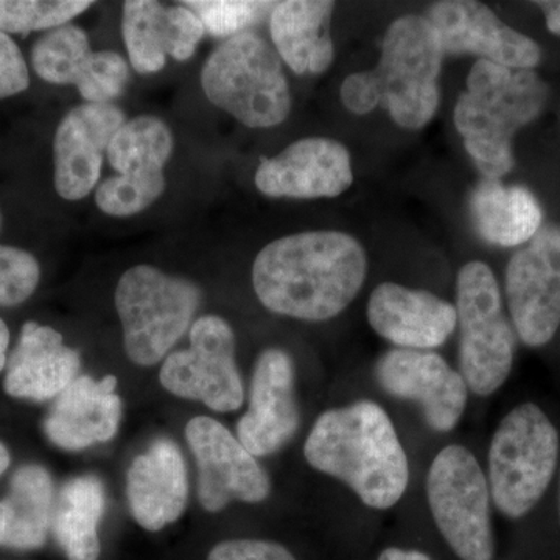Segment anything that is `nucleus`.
<instances>
[{"mask_svg":"<svg viewBox=\"0 0 560 560\" xmlns=\"http://www.w3.org/2000/svg\"><path fill=\"white\" fill-rule=\"evenodd\" d=\"M368 256L340 231H307L268 243L253 265V287L276 315L320 323L340 315L363 289Z\"/></svg>","mask_w":560,"mask_h":560,"instance_id":"nucleus-1","label":"nucleus"},{"mask_svg":"<svg viewBox=\"0 0 560 560\" xmlns=\"http://www.w3.org/2000/svg\"><path fill=\"white\" fill-rule=\"evenodd\" d=\"M304 455L313 469L345 482L372 510L396 506L410 481V464L393 420L372 400L323 412Z\"/></svg>","mask_w":560,"mask_h":560,"instance_id":"nucleus-2","label":"nucleus"},{"mask_svg":"<svg viewBox=\"0 0 560 560\" xmlns=\"http://www.w3.org/2000/svg\"><path fill=\"white\" fill-rule=\"evenodd\" d=\"M548 97V84L534 70L504 68L488 60L471 66L453 121L485 178L500 179L514 168L515 135L544 113Z\"/></svg>","mask_w":560,"mask_h":560,"instance_id":"nucleus-3","label":"nucleus"},{"mask_svg":"<svg viewBox=\"0 0 560 560\" xmlns=\"http://www.w3.org/2000/svg\"><path fill=\"white\" fill-rule=\"evenodd\" d=\"M201 86L213 105L245 127H278L290 116L282 60L257 33H241L217 47L202 66Z\"/></svg>","mask_w":560,"mask_h":560,"instance_id":"nucleus-4","label":"nucleus"},{"mask_svg":"<svg viewBox=\"0 0 560 560\" xmlns=\"http://www.w3.org/2000/svg\"><path fill=\"white\" fill-rule=\"evenodd\" d=\"M559 433L537 405L508 412L489 448L490 499L510 518L525 517L537 506L555 475Z\"/></svg>","mask_w":560,"mask_h":560,"instance_id":"nucleus-5","label":"nucleus"},{"mask_svg":"<svg viewBox=\"0 0 560 560\" xmlns=\"http://www.w3.org/2000/svg\"><path fill=\"white\" fill-rule=\"evenodd\" d=\"M445 51L423 16L408 14L389 25L381 61L371 69L381 105L405 130H422L440 106V75Z\"/></svg>","mask_w":560,"mask_h":560,"instance_id":"nucleus-6","label":"nucleus"},{"mask_svg":"<svg viewBox=\"0 0 560 560\" xmlns=\"http://www.w3.org/2000/svg\"><path fill=\"white\" fill-rule=\"evenodd\" d=\"M114 301L128 357L139 366H153L189 329L201 291L190 280L138 265L121 275Z\"/></svg>","mask_w":560,"mask_h":560,"instance_id":"nucleus-7","label":"nucleus"},{"mask_svg":"<svg viewBox=\"0 0 560 560\" xmlns=\"http://www.w3.org/2000/svg\"><path fill=\"white\" fill-rule=\"evenodd\" d=\"M459 374L467 388L486 397L510 377L515 353V330L501 304L499 282L488 265H464L456 282Z\"/></svg>","mask_w":560,"mask_h":560,"instance_id":"nucleus-8","label":"nucleus"},{"mask_svg":"<svg viewBox=\"0 0 560 560\" xmlns=\"http://www.w3.org/2000/svg\"><path fill=\"white\" fill-rule=\"evenodd\" d=\"M427 499L434 523L463 560H493L490 489L474 453L448 445L434 456L427 477Z\"/></svg>","mask_w":560,"mask_h":560,"instance_id":"nucleus-9","label":"nucleus"},{"mask_svg":"<svg viewBox=\"0 0 560 560\" xmlns=\"http://www.w3.org/2000/svg\"><path fill=\"white\" fill-rule=\"evenodd\" d=\"M160 382L173 396L200 400L210 410H238L245 389L235 363V335L220 316H201L190 329V349L172 353Z\"/></svg>","mask_w":560,"mask_h":560,"instance_id":"nucleus-10","label":"nucleus"},{"mask_svg":"<svg viewBox=\"0 0 560 560\" xmlns=\"http://www.w3.org/2000/svg\"><path fill=\"white\" fill-rule=\"evenodd\" d=\"M512 326L529 348H541L560 326V226H541L508 264Z\"/></svg>","mask_w":560,"mask_h":560,"instance_id":"nucleus-11","label":"nucleus"},{"mask_svg":"<svg viewBox=\"0 0 560 560\" xmlns=\"http://www.w3.org/2000/svg\"><path fill=\"white\" fill-rule=\"evenodd\" d=\"M186 438L200 470L198 497L206 511L224 510L232 500L260 503L268 499L271 481L267 471L219 420L191 419Z\"/></svg>","mask_w":560,"mask_h":560,"instance_id":"nucleus-12","label":"nucleus"},{"mask_svg":"<svg viewBox=\"0 0 560 560\" xmlns=\"http://www.w3.org/2000/svg\"><path fill=\"white\" fill-rule=\"evenodd\" d=\"M374 374L389 396L416 401L431 430L452 431L466 411L469 388L440 353L390 349L375 363Z\"/></svg>","mask_w":560,"mask_h":560,"instance_id":"nucleus-13","label":"nucleus"},{"mask_svg":"<svg viewBox=\"0 0 560 560\" xmlns=\"http://www.w3.org/2000/svg\"><path fill=\"white\" fill-rule=\"evenodd\" d=\"M445 55H477L510 69L533 70L540 65L536 40L514 31L485 3L475 0H442L425 13Z\"/></svg>","mask_w":560,"mask_h":560,"instance_id":"nucleus-14","label":"nucleus"},{"mask_svg":"<svg viewBox=\"0 0 560 560\" xmlns=\"http://www.w3.org/2000/svg\"><path fill=\"white\" fill-rule=\"evenodd\" d=\"M256 187L271 198L340 197L352 186V158L341 142L308 138L291 143L278 156L260 162Z\"/></svg>","mask_w":560,"mask_h":560,"instance_id":"nucleus-15","label":"nucleus"},{"mask_svg":"<svg viewBox=\"0 0 560 560\" xmlns=\"http://www.w3.org/2000/svg\"><path fill=\"white\" fill-rule=\"evenodd\" d=\"M117 106L84 103L66 114L54 140L55 189L68 201L83 200L101 179L103 158L125 124Z\"/></svg>","mask_w":560,"mask_h":560,"instance_id":"nucleus-16","label":"nucleus"},{"mask_svg":"<svg viewBox=\"0 0 560 560\" xmlns=\"http://www.w3.org/2000/svg\"><path fill=\"white\" fill-rule=\"evenodd\" d=\"M300 429L294 364L285 350L267 349L254 368L249 408L237 423V440L253 456L280 451Z\"/></svg>","mask_w":560,"mask_h":560,"instance_id":"nucleus-17","label":"nucleus"},{"mask_svg":"<svg viewBox=\"0 0 560 560\" xmlns=\"http://www.w3.org/2000/svg\"><path fill=\"white\" fill-rule=\"evenodd\" d=\"M368 320L397 349L440 348L458 326L455 305L425 290L383 282L371 293Z\"/></svg>","mask_w":560,"mask_h":560,"instance_id":"nucleus-18","label":"nucleus"},{"mask_svg":"<svg viewBox=\"0 0 560 560\" xmlns=\"http://www.w3.org/2000/svg\"><path fill=\"white\" fill-rule=\"evenodd\" d=\"M205 33L189 7H164L153 0L125 2L121 35L132 69L142 75L160 72L167 57L190 60Z\"/></svg>","mask_w":560,"mask_h":560,"instance_id":"nucleus-19","label":"nucleus"},{"mask_svg":"<svg viewBox=\"0 0 560 560\" xmlns=\"http://www.w3.org/2000/svg\"><path fill=\"white\" fill-rule=\"evenodd\" d=\"M135 521L150 533L179 521L189 497L186 463L175 442L160 438L132 460L127 475Z\"/></svg>","mask_w":560,"mask_h":560,"instance_id":"nucleus-20","label":"nucleus"},{"mask_svg":"<svg viewBox=\"0 0 560 560\" xmlns=\"http://www.w3.org/2000/svg\"><path fill=\"white\" fill-rule=\"evenodd\" d=\"M117 378L106 375L94 381L81 375L57 397L44 422L47 438L65 451H83L113 440L119 430L121 399Z\"/></svg>","mask_w":560,"mask_h":560,"instance_id":"nucleus-21","label":"nucleus"},{"mask_svg":"<svg viewBox=\"0 0 560 560\" xmlns=\"http://www.w3.org/2000/svg\"><path fill=\"white\" fill-rule=\"evenodd\" d=\"M80 366V353L65 345L60 331L28 320L7 360L3 388L16 399H54L75 381Z\"/></svg>","mask_w":560,"mask_h":560,"instance_id":"nucleus-22","label":"nucleus"},{"mask_svg":"<svg viewBox=\"0 0 560 560\" xmlns=\"http://www.w3.org/2000/svg\"><path fill=\"white\" fill-rule=\"evenodd\" d=\"M335 3L324 0L276 2L270 14L275 50L294 73L320 75L335 60L330 35Z\"/></svg>","mask_w":560,"mask_h":560,"instance_id":"nucleus-23","label":"nucleus"},{"mask_svg":"<svg viewBox=\"0 0 560 560\" xmlns=\"http://www.w3.org/2000/svg\"><path fill=\"white\" fill-rule=\"evenodd\" d=\"M470 212L478 234L490 245L518 246L540 231L544 213L526 187L504 186L482 178L470 195Z\"/></svg>","mask_w":560,"mask_h":560,"instance_id":"nucleus-24","label":"nucleus"},{"mask_svg":"<svg viewBox=\"0 0 560 560\" xmlns=\"http://www.w3.org/2000/svg\"><path fill=\"white\" fill-rule=\"evenodd\" d=\"M54 481L49 471L27 464L14 471L10 493L0 501V547L36 550L47 540L54 515Z\"/></svg>","mask_w":560,"mask_h":560,"instance_id":"nucleus-25","label":"nucleus"},{"mask_svg":"<svg viewBox=\"0 0 560 560\" xmlns=\"http://www.w3.org/2000/svg\"><path fill=\"white\" fill-rule=\"evenodd\" d=\"M106 495L101 478L81 475L66 482L54 504L51 529L68 560H97Z\"/></svg>","mask_w":560,"mask_h":560,"instance_id":"nucleus-26","label":"nucleus"},{"mask_svg":"<svg viewBox=\"0 0 560 560\" xmlns=\"http://www.w3.org/2000/svg\"><path fill=\"white\" fill-rule=\"evenodd\" d=\"M175 139L164 120L140 116L127 120L110 140L106 156L119 175L164 173Z\"/></svg>","mask_w":560,"mask_h":560,"instance_id":"nucleus-27","label":"nucleus"},{"mask_svg":"<svg viewBox=\"0 0 560 560\" xmlns=\"http://www.w3.org/2000/svg\"><path fill=\"white\" fill-rule=\"evenodd\" d=\"M95 51L90 36L77 25L51 28L32 47V66L36 75L47 83L79 86L90 69Z\"/></svg>","mask_w":560,"mask_h":560,"instance_id":"nucleus-28","label":"nucleus"},{"mask_svg":"<svg viewBox=\"0 0 560 560\" xmlns=\"http://www.w3.org/2000/svg\"><path fill=\"white\" fill-rule=\"evenodd\" d=\"M164 173L117 175L103 180L95 190V202L103 213L117 219L138 215L164 194Z\"/></svg>","mask_w":560,"mask_h":560,"instance_id":"nucleus-29","label":"nucleus"},{"mask_svg":"<svg viewBox=\"0 0 560 560\" xmlns=\"http://www.w3.org/2000/svg\"><path fill=\"white\" fill-rule=\"evenodd\" d=\"M92 2L68 0V2H13L0 0V32L28 35L31 32L46 31L69 24L70 20L84 13Z\"/></svg>","mask_w":560,"mask_h":560,"instance_id":"nucleus-30","label":"nucleus"},{"mask_svg":"<svg viewBox=\"0 0 560 560\" xmlns=\"http://www.w3.org/2000/svg\"><path fill=\"white\" fill-rule=\"evenodd\" d=\"M184 5L195 11L205 31L217 38H232L248 32L249 27L270 13L276 2H230V0H197Z\"/></svg>","mask_w":560,"mask_h":560,"instance_id":"nucleus-31","label":"nucleus"},{"mask_svg":"<svg viewBox=\"0 0 560 560\" xmlns=\"http://www.w3.org/2000/svg\"><path fill=\"white\" fill-rule=\"evenodd\" d=\"M39 279V264L33 254L16 246L0 245V307H14L27 301Z\"/></svg>","mask_w":560,"mask_h":560,"instance_id":"nucleus-32","label":"nucleus"},{"mask_svg":"<svg viewBox=\"0 0 560 560\" xmlns=\"http://www.w3.org/2000/svg\"><path fill=\"white\" fill-rule=\"evenodd\" d=\"M128 80L130 69L121 55L116 51H95L90 69L77 90L86 103L108 105L124 94Z\"/></svg>","mask_w":560,"mask_h":560,"instance_id":"nucleus-33","label":"nucleus"},{"mask_svg":"<svg viewBox=\"0 0 560 560\" xmlns=\"http://www.w3.org/2000/svg\"><path fill=\"white\" fill-rule=\"evenodd\" d=\"M31 73L18 44L0 32V101L27 91Z\"/></svg>","mask_w":560,"mask_h":560,"instance_id":"nucleus-34","label":"nucleus"},{"mask_svg":"<svg viewBox=\"0 0 560 560\" xmlns=\"http://www.w3.org/2000/svg\"><path fill=\"white\" fill-rule=\"evenodd\" d=\"M208 560H296L276 541L256 539L224 540L210 550Z\"/></svg>","mask_w":560,"mask_h":560,"instance_id":"nucleus-35","label":"nucleus"},{"mask_svg":"<svg viewBox=\"0 0 560 560\" xmlns=\"http://www.w3.org/2000/svg\"><path fill=\"white\" fill-rule=\"evenodd\" d=\"M340 92L342 105L357 116H366L381 106V97H378L371 70L350 73L342 81Z\"/></svg>","mask_w":560,"mask_h":560,"instance_id":"nucleus-36","label":"nucleus"},{"mask_svg":"<svg viewBox=\"0 0 560 560\" xmlns=\"http://www.w3.org/2000/svg\"><path fill=\"white\" fill-rule=\"evenodd\" d=\"M536 5L544 11L548 31L560 36V0H544L536 2Z\"/></svg>","mask_w":560,"mask_h":560,"instance_id":"nucleus-37","label":"nucleus"},{"mask_svg":"<svg viewBox=\"0 0 560 560\" xmlns=\"http://www.w3.org/2000/svg\"><path fill=\"white\" fill-rule=\"evenodd\" d=\"M378 560H431L425 552L418 550H401V548L390 547L382 551Z\"/></svg>","mask_w":560,"mask_h":560,"instance_id":"nucleus-38","label":"nucleus"},{"mask_svg":"<svg viewBox=\"0 0 560 560\" xmlns=\"http://www.w3.org/2000/svg\"><path fill=\"white\" fill-rule=\"evenodd\" d=\"M10 330L3 319L0 318V372L5 370L7 360H9Z\"/></svg>","mask_w":560,"mask_h":560,"instance_id":"nucleus-39","label":"nucleus"},{"mask_svg":"<svg viewBox=\"0 0 560 560\" xmlns=\"http://www.w3.org/2000/svg\"><path fill=\"white\" fill-rule=\"evenodd\" d=\"M11 463V456L9 448L0 442V475L3 474L7 469H9Z\"/></svg>","mask_w":560,"mask_h":560,"instance_id":"nucleus-40","label":"nucleus"}]
</instances>
